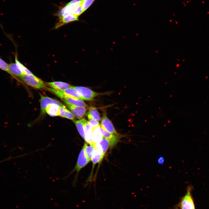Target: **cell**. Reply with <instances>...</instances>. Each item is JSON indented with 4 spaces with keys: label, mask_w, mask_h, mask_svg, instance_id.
Wrapping results in <instances>:
<instances>
[{
    "label": "cell",
    "mask_w": 209,
    "mask_h": 209,
    "mask_svg": "<svg viewBox=\"0 0 209 209\" xmlns=\"http://www.w3.org/2000/svg\"><path fill=\"white\" fill-rule=\"evenodd\" d=\"M193 187L191 185L188 186L186 192L181 198L179 202L174 207V209H195V204L192 194Z\"/></svg>",
    "instance_id": "6da1fadb"
},
{
    "label": "cell",
    "mask_w": 209,
    "mask_h": 209,
    "mask_svg": "<svg viewBox=\"0 0 209 209\" xmlns=\"http://www.w3.org/2000/svg\"><path fill=\"white\" fill-rule=\"evenodd\" d=\"M19 78L27 85L36 89L44 88L46 87L45 83L34 75L23 73Z\"/></svg>",
    "instance_id": "7a4b0ae2"
},
{
    "label": "cell",
    "mask_w": 209,
    "mask_h": 209,
    "mask_svg": "<svg viewBox=\"0 0 209 209\" xmlns=\"http://www.w3.org/2000/svg\"><path fill=\"white\" fill-rule=\"evenodd\" d=\"M82 97L84 100H92L99 94L90 89L83 87H73Z\"/></svg>",
    "instance_id": "3957f363"
},
{
    "label": "cell",
    "mask_w": 209,
    "mask_h": 209,
    "mask_svg": "<svg viewBox=\"0 0 209 209\" xmlns=\"http://www.w3.org/2000/svg\"><path fill=\"white\" fill-rule=\"evenodd\" d=\"M89 162L85 154L83 146L79 155L76 164L74 168L70 174H71L74 172L76 171L77 174H78L80 170L84 167Z\"/></svg>",
    "instance_id": "277c9868"
},
{
    "label": "cell",
    "mask_w": 209,
    "mask_h": 209,
    "mask_svg": "<svg viewBox=\"0 0 209 209\" xmlns=\"http://www.w3.org/2000/svg\"><path fill=\"white\" fill-rule=\"evenodd\" d=\"M62 100L73 115L78 119H81L85 114L87 109L84 107L73 105L64 100Z\"/></svg>",
    "instance_id": "5b68a950"
},
{
    "label": "cell",
    "mask_w": 209,
    "mask_h": 209,
    "mask_svg": "<svg viewBox=\"0 0 209 209\" xmlns=\"http://www.w3.org/2000/svg\"><path fill=\"white\" fill-rule=\"evenodd\" d=\"M40 95L41 98V110L42 114L44 115L46 113V109L50 104H55L60 106L63 105L62 103L56 100L43 96L41 94H40Z\"/></svg>",
    "instance_id": "8992f818"
},
{
    "label": "cell",
    "mask_w": 209,
    "mask_h": 209,
    "mask_svg": "<svg viewBox=\"0 0 209 209\" xmlns=\"http://www.w3.org/2000/svg\"><path fill=\"white\" fill-rule=\"evenodd\" d=\"M101 127L104 129L115 135H118L112 122L106 114H104L101 122Z\"/></svg>",
    "instance_id": "52a82bcc"
},
{
    "label": "cell",
    "mask_w": 209,
    "mask_h": 209,
    "mask_svg": "<svg viewBox=\"0 0 209 209\" xmlns=\"http://www.w3.org/2000/svg\"><path fill=\"white\" fill-rule=\"evenodd\" d=\"M58 97L62 100H64L69 103L75 106L89 108V106L82 100L76 99L65 95L62 91L58 95Z\"/></svg>",
    "instance_id": "ba28073f"
},
{
    "label": "cell",
    "mask_w": 209,
    "mask_h": 209,
    "mask_svg": "<svg viewBox=\"0 0 209 209\" xmlns=\"http://www.w3.org/2000/svg\"><path fill=\"white\" fill-rule=\"evenodd\" d=\"M83 120L85 135V140L88 143L94 145L92 138V127L89 122L84 118H83Z\"/></svg>",
    "instance_id": "9c48e42d"
},
{
    "label": "cell",
    "mask_w": 209,
    "mask_h": 209,
    "mask_svg": "<svg viewBox=\"0 0 209 209\" xmlns=\"http://www.w3.org/2000/svg\"><path fill=\"white\" fill-rule=\"evenodd\" d=\"M104 137L109 140L111 144V147H113L118 141V135L113 134L103 129L101 127H98Z\"/></svg>",
    "instance_id": "30bf717a"
},
{
    "label": "cell",
    "mask_w": 209,
    "mask_h": 209,
    "mask_svg": "<svg viewBox=\"0 0 209 209\" xmlns=\"http://www.w3.org/2000/svg\"><path fill=\"white\" fill-rule=\"evenodd\" d=\"M45 84L52 89L60 91H63L72 87L68 83L59 81L46 82Z\"/></svg>",
    "instance_id": "8fae6325"
},
{
    "label": "cell",
    "mask_w": 209,
    "mask_h": 209,
    "mask_svg": "<svg viewBox=\"0 0 209 209\" xmlns=\"http://www.w3.org/2000/svg\"><path fill=\"white\" fill-rule=\"evenodd\" d=\"M78 20H79L78 17L71 13L60 20L59 22L56 24L54 28L55 29H58L66 24Z\"/></svg>",
    "instance_id": "7c38bea8"
},
{
    "label": "cell",
    "mask_w": 209,
    "mask_h": 209,
    "mask_svg": "<svg viewBox=\"0 0 209 209\" xmlns=\"http://www.w3.org/2000/svg\"><path fill=\"white\" fill-rule=\"evenodd\" d=\"M94 146L95 148L101 150L104 156L109 147L111 146V144L109 140L105 138H103L100 142L95 144Z\"/></svg>",
    "instance_id": "4fadbf2b"
},
{
    "label": "cell",
    "mask_w": 209,
    "mask_h": 209,
    "mask_svg": "<svg viewBox=\"0 0 209 209\" xmlns=\"http://www.w3.org/2000/svg\"><path fill=\"white\" fill-rule=\"evenodd\" d=\"M62 91L65 95L68 97L76 99L84 100L82 97L73 87L72 86Z\"/></svg>",
    "instance_id": "5bb4252c"
},
{
    "label": "cell",
    "mask_w": 209,
    "mask_h": 209,
    "mask_svg": "<svg viewBox=\"0 0 209 209\" xmlns=\"http://www.w3.org/2000/svg\"><path fill=\"white\" fill-rule=\"evenodd\" d=\"M60 106L55 104H50L46 107L45 109L46 112L51 116H59Z\"/></svg>",
    "instance_id": "9a60e30c"
},
{
    "label": "cell",
    "mask_w": 209,
    "mask_h": 209,
    "mask_svg": "<svg viewBox=\"0 0 209 209\" xmlns=\"http://www.w3.org/2000/svg\"><path fill=\"white\" fill-rule=\"evenodd\" d=\"M13 76L19 78L23 74L15 63L11 62L9 64V73Z\"/></svg>",
    "instance_id": "2e32d148"
},
{
    "label": "cell",
    "mask_w": 209,
    "mask_h": 209,
    "mask_svg": "<svg viewBox=\"0 0 209 209\" xmlns=\"http://www.w3.org/2000/svg\"><path fill=\"white\" fill-rule=\"evenodd\" d=\"M104 156L101 150L94 148L92 153L91 158L93 163V168L94 167L95 164L100 162L102 160Z\"/></svg>",
    "instance_id": "e0dca14e"
},
{
    "label": "cell",
    "mask_w": 209,
    "mask_h": 209,
    "mask_svg": "<svg viewBox=\"0 0 209 209\" xmlns=\"http://www.w3.org/2000/svg\"><path fill=\"white\" fill-rule=\"evenodd\" d=\"M92 138L94 145L100 142L103 137L98 127L92 128Z\"/></svg>",
    "instance_id": "ac0fdd59"
},
{
    "label": "cell",
    "mask_w": 209,
    "mask_h": 209,
    "mask_svg": "<svg viewBox=\"0 0 209 209\" xmlns=\"http://www.w3.org/2000/svg\"><path fill=\"white\" fill-rule=\"evenodd\" d=\"M60 116L71 120H74L75 117L73 114L63 105L60 106Z\"/></svg>",
    "instance_id": "d6986e66"
},
{
    "label": "cell",
    "mask_w": 209,
    "mask_h": 209,
    "mask_svg": "<svg viewBox=\"0 0 209 209\" xmlns=\"http://www.w3.org/2000/svg\"><path fill=\"white\" fill-rule=\"evenodd\" d=\"M86 116L88 120L93 119L98 121L101 120L99 113L95 108L90 107L89 111L86 113Z\"/></svg>",
    "instance_id": "ffe728a7"
},
{
    "label": "cell",
    "mask_w": 209,
    "mask_h": 209,
    "mask_svg": "<svg viewBox=\"0 0 209 209\" xmlns=\"http://www.w3.org/2000/svg\"><path fill=\"white\" fill-rule=\"evenodd\" d=\"M85 154L90 162L91 161L92 153L94 149V145L85 143L83 146Z\"/></svg>",
    "instance_id": "44dd1931"
},
{
    "label": "cell",
    "mask_w": 209,
    "mask_h": 209,
    "mask_svg": "<svg viewBox=\"0 0 209 209\" xmlns=\"http://www.w3.org/2000/svg\"><path fill=\"white\" fill-rule=\"evenodd\" d=\"M78 131L82 138L85 140V135L84 130L83 119L79 120H73Z\"/></svg>",
    "instance_id": "7402d4cb"
},
{
    "label": "cell",
    "mask_w": 209,
    "mask_h": 209,
    "mask_svg": "<svg viewBox=\"0 0 209 209\" xmlns=\"http://www.w3.org/2000/svg\"><path fill=\"white\" fill-rule=\"evenodd\" d=\"M17 54L15 55V62L17 66L21 70L23 73L34 75L31 71L22 64L18 60Z\"/></svg>",
    "instance_id": "603a6c76"
},
{
    "label": "cell",
    "mask_w": 209,
    "mask_h": 209,
    "mask_svg": "<svg viewBox=\"0 0 209 209\" xmlns=\"http://www.w3.org/2000/svg\"><path fill=\"white\" fill-rule=\"evenodd\" d=\"M95 0H81V5L83 12L93 4Z\"/></svg>",
    "instance_id": "cb8c5ba5"
},
{
    "label": "cell",
    "mask_w": 209,
    "mask_h": 209,
    "mask_svg": "<svg viewBox=\"0 0 209 209\" xmlns=\"http://www.w3.org/2000/svg\"><path fill=\"white\" fill-rule=\"evenodd\" d=\"M83 13L82 6L81 4L76 6L74 9L71 14L79 17Z\"/></svg>",
    "instance_id": "d4e9b609"
},
{
    "label": "cell",
    "mask_w": 209,
    "mask_h": 209,
    "mask_svg": "<svg viewBox=\"0 0 209 209\" xmlns=\"http://www.w3.org/2000/svg\"><path fill=\"white\" fill-rule=\"evenodd\" d=\"M0 69L9 73V64L0 58Z\"/></svg>",
    "instance_id": "484cf974"
},
{
    "label": "cell",
    "mask_w": 209,
    "mask_h": 209,
    "mask_svg": "<svg viewBox=\"0 0 209 209\" xmlns=\"http://www.w3.org/2000/svg\"><path fill=\"white\" fill-rule=\"evenodd\" d=\"M89 120V122L92 128L98 127L101 126L99 122L97 120L93 119H90Z\"/></svg>",
    "instance_id": "4316f807"
},
{
    "label": "cell",
    "mask_w": 209,
    "mask_h": 209,
    "mask_svg": "<svg viewBox=\"0 0 209 209\" xmlns=\"http://www.w3.org/2000/svg\"><path fill=\"white\" fill-rule=\"evenodd\" d=\"M165 162V158L162 156H159L157 159V162L160 165H163Z\"/></svg>",
    "instance_id": "83f0119b"
}]
</instances>
